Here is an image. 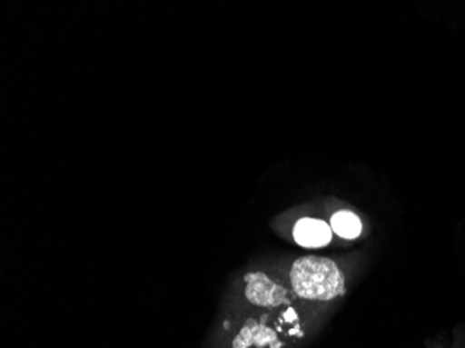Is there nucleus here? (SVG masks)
I'll return each mask as SVG.
<instances>
[{
  "instance_id": "obj_1",
  "label": "nucleus",
  "mask_w": 465,
  "mask_h": 348,
  "mask_svg": "<svg viewBox=\"0 0 465 348\" xmlns=\"http://www.w3.org/2000/svg\"><path fill=\"white\" fill-rule=\"evenodd\" d=\"M290 280L294 294L304 300L331 301L343 295L344 276L331 259L302 256L292 266Z\"/></svg>"
},
{
  "instance_id": "obj_2",
  "label": "nucleus",
  "mask_w": 465,
  "mask_h": 348,
  "mask_svg": "<svg viewBox=\"0 0 465 348\" xmlns=\"http://www.w3.org/2000/svg\"><path fill=\"white\" fill-rule=\"evenodd\" d=\"M245 297L258 307H279L287 301V290L272 282L265 273H251L245 276Z\"/></svg>"
},
{
  "instance_id": "obj_3",
  "label": "nucleus",
  "mask_w": 465,
  "mask_h": 348,
  "mask_svg": "<svg viewBox=\"0 0 465 348\" xmlns=\"http://www.w3.org/2000/svg\"><path fill=\"white\" fill-rule=\"evenodd\" d=\"M331 227L326 222L304 217L295 224L292 237L304 248H322L331 242Z\"/></svg>"
},
{
  "instance_id": "obj_4",
  "label": "nucleus",
  "mask_w": 465,
  "mask_h": 348,
  "mask_svg": "<svg viewBox=\"0 0 465 348\" xmlns=\"http://www.w3.org/2000/svg\"><path fill=\"white\" fill-rule=\"evenodd\" d=\"M331 227L337 235L352 240L361 234L362 224L360 217L350 211H341L331 216Z\"/></svg>"
}]
</instances>
